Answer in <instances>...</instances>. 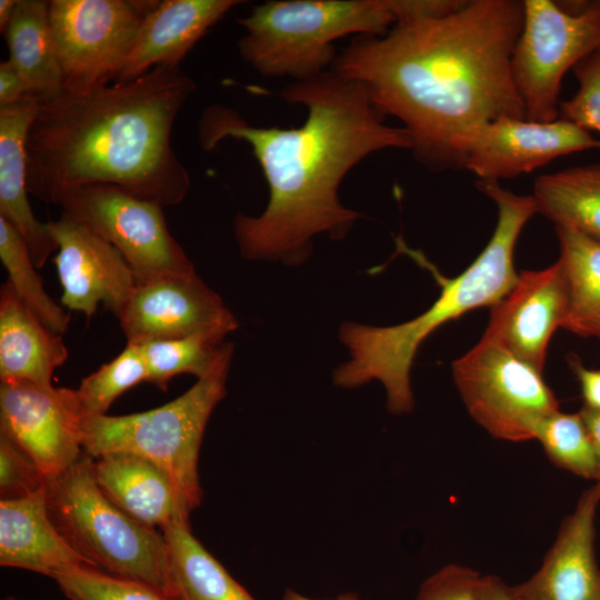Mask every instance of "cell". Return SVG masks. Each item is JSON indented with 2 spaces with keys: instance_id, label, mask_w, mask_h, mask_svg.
<instances>
[{
  "instance_id": "1",
  "label": "cell",
  "mask_w": 600,
  "mask_h": 600,
  "mask_svg": "<svg viewBox=\"0 0 600 600\" xmlns=\"http://www.w3.org/2000/svg\"><path fill=\"white\" fill-rule=\"evenodd\" d=\"M522 23L523 1L467 0L443 17L354 37L331 70L361 83L380 113L402 122L419 162L463 168L478 128L526 118L510 69Z\"/></svg>"
},
{
  "instance_id": "2",
  "label": "cell",
  "mask_w": 600,
  "mask_h": 600,
  "mask_svg": "<svg viewBox=\"0 0 600 600\" xmlns=\"http://www.w3.org/2000/svg\"><path fill=\"white\" fill-rule=\"evenodd\" d=\"M279 96L307 109L301 127H257L230 107L211 104L199 119L198 139L207 151L226 139L246 141L267 180L263 212L233 220L240 254L299 266L311 256L314 237L341 240L359 219L338 197L346 174L373 152L411 150L412 142L404 128L386 124L361 83L331 69L292 81Z\"/></svg>"
},
{
  "instance_id": "3",
  "label": "cell",
  "mask_w": 600,
  "mask_h": 600,
  "mask_svg": "<svg viewBox=\"0 0 600 600\" xmlns=\"http://www.w3.org/2000/svg\"><path fill=\"white\" fill-rule=\"evenodd\" d=\"M196 82L179 67L40 102L27 138V190L56 203L88 183L117 186L163 207L191 186L172 143L173 123Z\"/></svg>"
},
{
  "instance_id": "4",
  "label": "cell",
  "mask_w": 600,
  "mask_h": 600,
  "mask_svg": "<svg viewBox=\"0 0 600 600\" xmlns=\"http://www.w3.org/2000/svg\"><path fill=\"white\" fill-rule=\"evenodd\" d=\"M477 186L498 210L494 231L482 252L459 276L446 278L421 253L403 246L404 252L436 277L440 296L423 313L400 324L343 322L339 339L349 359L334 369V386L356 389L379 381L386 390L388 410L393 414L410 412L414 407L410 370L422 341L447 321L476 308L492 307L510 291L518 278L516 243L527 221L537 213V204L532 194H514L498 181L478 180Z\"/></svg>"
},
{
  "instance_id": "5",
  "label": "cell",
  "mask_w": 600,
  "mask_h": 600,
  "mask_svg": "<svg viewBox=\"0 0 600 600\" xmlns=\"http://www.w3.org/2000/svg\"><path fill=\"white\" fill-rule=\"evenodd\" d=\"M242 59L264 77L307 80L331 69L334 41L383 36L396 26L389 0L266 1L237 21Z\"/></svg>"
},
{
  "instance_id": "6",
  "label": "cell",
  "mask_w": 600,
  "mask_h": 600,
  "mask_svg": "<svg viewBox=\"0 0 600 600\" xmlns=\"http://www.w3.org/2000/svg\"><path fill=\"white\" fill-rule=\"evenodd\" d=\"M91 461L83 453L67 471L48 479L51 520L93 567L147 583L173 599L162 531L137 521L117 507L99 488Z\"/></svg>"
},
{
  "instance_id": "7",
  "label": "cell",
  "mask_w": 600,
  "mask_h": 600,
  "mask_svg": "<svg viewBox=\"0 0 600 600\" xmlns=\"http://www.w3.org/2000/svg\"><path fill=\"white\" fill-rule=\"evenodd\" d=\"M232 356L161 407L126 416L83 417V453L97 458L128 452L149 459L171 477L193 511L202 499L198 474L201 442L212 411L226 396Z\"/></svg>"
},
{
  "instance_id": "8",
  "label": "cell",
  "mask_w": 600,
  "mask_h": 600,
  "mask_svg": "<svg viewBox=\"0 0 600 600\" xmlns=\"http://www.w3.org/2000/svg\"><path fill=\"white\" fill-rule=\"evenodd\" d=\"M600 46V0L562 3L524 0L523 23L510 69L526 119L559 118L566 72Z\"/></svg>"
},
{
  "instance_id": "9",
  "label": "cell",
  "mask_w": 600,
  "mask_h": 600,
  "mask_svg": "<svg viewBox=\"0 0 600 600\" xmlns=\"http://www.w3.org/2000/svg\"><path fill=\"white\" fill-rule=\"evenodd\" d=\"M452 377L471 418L496 439H534L539 423L559 410L542 372L484 334L452 362Z\"/></svg>"
},
{
  "instance_id": "10",
  "label": "cell",
  "mask_w": 600,
  "mask_h": 600,
  "mask_svg": "<svg viewBox=\"0 0 600 600\" xmlns=\"http://www.w3.org/2000/svg\"><path fill=\"white\" fill-rule=\"evenodd\" d=\"M158 0H50L63 91L87 93L119 77Z\"/></svg>"
},
{
  "instance_id": "11",
  "label": "cell",
  "mask_w": 600,
  "mask_h": 600,
  "mask_svg": "<svg viewBox=\"0 0 600 600\" xmlns=\"http://www.w3.org/2000/svg\"><path fill=\"white\" fill-rule=\"evenodd\" d=\"M54 204L112 244L132 268L137 282L196 272L170 233L163 206L108 183H88L63 192Z\"/></svg>"
},
{
  "instance_id": "12",
  "label": "cell",
  "mask_w": 600,
  "mask_h": 600,
  "mask_svg": "<svg viewBox=\"0 0 600 600\" xmlns=\"http://www.w3.org/2000/svg\"><path fill=\"white\" fill-rule=\"evenodd\" d=\"M118 320L133 344L197 334L226 338L239 327L221 297L196 272L138 281Z\"/></svg>"
},
{
  "instance_id": "13",
  "label": "cell",
  "mask_w": 600,
  "mask_h": 600,
  "mask_svg": "<svg viewBox=\"0 0 600 600\" xmlns=\"http://www.w3.org/2000/svg\"><path fill=\"white\" fill-rule=\"evenodd\" d=\"M82 418L74 389L0 382V433L27 452L48 479L81 458Z\"/></svg>"
},
{
  "instance_id": "14",
  "label": "cell",
  "mask_w": 600,
  "mask_h": 600,
  "mask_svg": "<svg viewBox=\"0 0 600 600\" xmlns=\"http://www.w3.org/2000/svg\"><path fill=\"white\" fill-rule=\"evenodd\" d=\"M47 223L58 247L53 263L62 288L61 303L88 319L102 303L118 318L137 286L123 256L68 213Z\"/></svg>"
},
{
  "instance_id": "15",
  "label": "cell",
  "mask_w": 600,
  "mask_h": 600,
  "mask_svg": "<svg viewBox=\"0 0 600 600\" xmlns=\"http://www.w3.org/2000/svg\"><path fill=\"white\" fill-rule=\"evenodd\" d=\"M588 149H600V139L566 119L539 122L501 117L470 136L463 150V168L481 181L499 182Z\"/></svg>"
},
{
  "instance_id": "16",
  "label": "cell",
  "mask_w": 600,
  "mask_h": 600,
  "mask_svg": "<svg viewBox=\"0 0 600 600\" xmlns=\"http://www.w3.org/2000/svg\"><path fill=\"white\" fill-rule=\"evenodd\" d=\"M568 304V282L559 260L542 270L521 271L510 291L491 307L483 334L542 372L549 341L562 327Z\"/></svg>"
},
{
  "instance_id": "17",
  "label": "cell",
  "mask_w": 600,
  "mask_h": 600,
  "mask_svg": "<svg viewBox=\"0 0 600 600\" xmlns=\"http://www.w3.org/2000/svg\"><path fill=\"white\" fill-rule=\"evenodd\" d=\"M600 480L586 490L540 568L526 581L509 586L516 600H600V568L594 552Z\"/></svg>"
},
{
  "instance_id": "18",
  "label": "cell",
  "mask_w": 600,
  "mask_h": 600,
  "mask_svg": "<svg viewBox=\"0 0 600 600\" xmlns=\"http://www.w3.org/2000/svg\"><path fill=\"white\" fill-rule=\"evenodd\" d=\"M238 0H158L144 19L117 81H131L160 66L179 67L194 44Z\"/></svg>"
},
{
  "instance_id": "19",
  "label": "cell",
  "mask_w": 600,
  "mask_h": 600,
  "mask_svg": "<svg viewBox=\"0 0 600 600\" xmlns=\"http://www.w3.org/2000/svg\"><path fill=\"white\" fill-rule=\"evenodd\" d=\"M40 101L31 94L0 107V217L26 241L37 269L57 251L48 223L32 212L27 190V138Z\"/></svg>"
},
{
  "instance_id": "20",
  "label": "cell",
  "mask_w": 600,
  "mask_h": 600,
  "mask_svg": "<svg viewBox=\"0 0 600 600\" xmlns=\"http://www.w3.org/2000/svg\"><path fill=\"white\" fill-rule=\"evenodd\" d=\"M91 470L102 492L148 527L162 530L192 512L171 477L149 459L111 452L92 458Z\"/></svg>"
},
{
  "instance_id": "21",
  "label": "cell",
  "mask_w": 600,
  "mask_h": 600,
  "mask_svg": "<svg viewBox=\"0 0 600 600\" xmlns=\"http://www.w3.org/2000/svg\"><path fill=\"white\" fill-rule=\"evenodd\" d=\"M0 564L50 578L73 567H93L51 520L47 488L23 499L0 500Z\"/></svg>"
},
{
  "instance_id": "22",
  "label": "cell",
  "mask_w": 600,
  "mask_h": 600,
  "mask_svg": "<svg viewBox=\"0 0 600 600\" xmlns=\"http://www.w3.org/2000/svg\"><path fill=\"white\" fill-rule=\"evenodd\" d=\"M68 359L62 336L48 328L6 281L0 288V382L26 381L52 388Z\"/></svg>"
},
{
  "instance_id": "23",
  "label": "cell",
  "mask_w": 600,
  "mask_h": 600,
  "mask_svg": "<svg viewBox=\"0 0 600 600\" xmlns=\"http://www.w3.org/2000/svg\"><path fill=\"white\" fill-rule=\"evenodd\" d=\"M3 36L9 60L22 76L29 94L43 102L63 91L49 24V1L18 0Z\"/></svg>"
},
{
  "instance_id": "24",
  "label": "cell",
  "mask_w": 600,
  "mask_h": 600,
  "mask_svg": "<svg viewBox=\"0 0 600 600\" xmlns=\"http://www.w3.org/2000/svg\"><path fill=\"white\" fill-rule=\"evenodd\" d=\"M161 531L174 600H254L193 536L189 519H178Z\"/></svg>"
},
{
  "instance_id": "25",
  "label": "cell",
  "mask_w": 600,
  "mask_h": 600,
  "mask_svg": "<svg viewBox=\"0 0 600 600\" xmlns=\"http://www.w3.org/2000/svg\"><path fill=\"white\" fill-rule=\"evenodd\" d=\"M537 212L600 240V164L572 167L536 179Z\"/></svg>"
},
{
  "instance_id": "26",
  "label": "cell",
  "mask_w": 600,
  "mask_h": 600,
  "mask_svg": "<svg viewBox=\"0 0 600 600\" xmlns=\"http://www.w3.org/2000/svg\"><path fill=\"white\" fill-rule=\"evenodd\" d=\"M556 233L569 291L562 328L600 338V240L561 226H556Z\"/></svg>"
},
{
  "instance_id": "27",
  "label": "cell",
  "mask_w": 600,
  "mask_h": 600,
  "mask_svg": "<svg viewBox=\"0 0 600 600\" xmlns=\"http://www.w3.org/2000/svg\"><path fill=\"white\" fill-rule=\"evenodd\" d=\"M148 370V381L162 391L169 381L181 373L198 379L211 373L228 356L233 344L212 334L154 340L139 344Z\"/></svg>"
},
{
  "instance_id": "28",
  "label": "cell",
  "mask_w": 600,
  "mask_h": 600,
  "mask_svg": "<svg viewBox=\"0 0 600 600\" xmlns=\"http://www.w3.org/2000/svg\"><path fill=\"white\" fill-rule=\"evenodd\" d=\"M0 258L8 271V282L22 302L52 331L63 334L70 313L46 292L29 248L20 233L0 217Z\"/></svg>"
},
{
  "instance_id": "29",
  "label": "cell",
  "mask_w": 600,
  "mask_h": 600,
  "mask_svg": "<svg viewBox=\"0 0 600 600\" xmlns=\"http://www.w3.org/2000/svg\"><path fill=\"white\" fill-rule=\"evenodd\" d=\"M534 439L558 467L586 479L600 480L599 463L580 413L558 410L546 417Z\"/></svg>"
},
{
  "instance_id": "30",
  "label": "cell",
  "mask_w": 600,
  "mask_h": 600,
  "mask_svg": "<svg viewBox=\"0 0 600 600\" xmlns=\"http://www.w3.org/2000/svg\"><path fill=\"white\" fill-rule=\"evenodd\" d=\"M143 381H148V370L141 348L127 343L116 358L83 378L74 389L83 417L106 414L119 396Z\"/></svg>"
},
{
  "instance_id": "31",
  "label": "cell",
  "mask_w": 600,
  "mask_h": 600,
  "mask_svg": "<svg viewBox=\"0 0 600 600\" xmlns=\"http://www.w3.org/2000/svg\"><path fill=\"white\" fill-rule=\"evenodd\" d=\"M52 579L70 600H173L147 583L116 577L91 566L67 569Z\"/></svg>"
},
{
  "instance_id": "32",
  "label": "cell",
  "mask_w": 600,
  "mask_h": 600,
  "mask_svg": "<svg viewBox=\"0 0 600 600\" xmlns=\"http://www.w3.org/2000/svg\"><path fill=\"white\" fill-rule=\"evenodd\" d=\"M572 71L579 87L569 100L560 101L559 118L600 133V46Z\"/></svg>"
},
{
  "instance_id": "33",
  "label": "cell",
  "mask_w": 600,
  "mask_h": 600,
  "mask_svg": "<svg viewBox=\"0 0 600 600\" xmlns=\"http://www.w3.org/2000/svg\"><path fill=\"white\" fill-rule=\"evenodd\" d=\"M48 478L19 446L0 433V500L30 497L47 488Z\"/></svg>"
},
{
  "instance_id": "34",
  "label": "cell",
  "mask_w": 600,
  "mask_h": 600,
  "mask_svg": "<svg viewBox=\"0 0 600 600\" xmlns=\"http://www.w3.org/2000/svg\"><path fill=\"white\" fill-rule=\"evenodd\" d=\"M481 577L464 566H444L422 582L416 600H479Z\"/></svg>"
},
{
  "instance_id": "35",
  "label": "cell",
  "mask_w": 600,
  "mask_h": 600,
  "mask_svg": "<svg viewBox=\"0 0 600 600\" xmlns=\"http://www.w3.org/2000/svg\"><path fill=\"white\" fill-rule=\"evenodd\" d=\"M396 26L434 19L450 14L464 0H389Z\"/></svg>"
},
{
  "instance_id": "36",
  "label": "cell",
  "mask_w": 600,
  "mask_h": 600,
  "mask_svg": "<svg viewBox=\"0 0 600 600\" xmlns=\"http://www.w3.org/2000/svg\"><path fill=\"white\" fill-rule=\"evenodd\" d=\"M29 94L28 87L8 59L0 63V107L11 104Z\"/></svg>"
},
{
  "instance_id": "37",
  "label": "cell",
  "mask_w": 600,
  "mask_h": 600,
  "mask_svg": "<svg viewBox=\"0 0 600 600\" xmlns=\"http://www.w3.org/2000/svg\"><path fill=\"white\" fill-rule=\"evenodd\" d=\"M571 367L581 384L584 406L600 410V370L588 369L578 360H572Z\"/></svg>"
},
{
  "instance_id": "38",
  "label": "cell",
  "mask_w": 600,
  "mask_h": 600,
  "mask_svg": "<svg viewBox=\"0 0 600 600\" xmlns=\"http://www.w3.org/2000/svg\"><path fill=\"white\" fill-rule=\"evenodd\" d=\"M479 600H516L509 586L497 576H482Z\"/></svg>"
},
{
  "instance_id": "39",
  "label": "cell",
  "mask_w": 600,
  "mask_h": 600,
  "mask_svg": "<svg viewBox=\"0 0 600 600\" xmlns=\"http://www.w3.org/2000/svg\"><path fill=\"white\" fill-rule=\"evenodd\" d=\"M579 413L587 428L600 468V410L583 406Z\"/></svg>"
},
{
  "instance_id": "40",
  "label": "cell",
  "mask_w": 600,
  "mask_h": 600,
  "mask_svg": "<svg viewBox=\"0 0 600 600\" xmlns=\"http://www.w3.org/2000/svg\"><path fill=\"white\" fill-rule=\"evenodd\" d=\"M18 0H1L0 1V31L3 34L12 19L17 8Z\"/></svg>"
},
{
  "instance_id": "41",
  "label": "cell",
  "mask_w": 600,
  "mask_h": 600,
  "mask_svg": "<svg viewBox=\"0 0 600 600\" xmlns=\"http://www.w3.org/2000/svg\"><path fill=\"white\" fill-rule=\"evenodd\" d=\"M283 600H314L307 598L291 589H287L283 596ZM332 600H361L356 593H344Z\"/></svg>"
},
{
  "instance_id": "42",
  "label": "cell",
  "mask_w": 600,
  "mask_h": 600,
  "mask_svg": "<svg viewBox=\"0 0 600 600\" xmlns=\"http://www.w3.org/2000/svg\"><path fill=\"white\" fill-rule=\"evenodd\" d=\"M3 600H17V598H14L13 596H7L6 598H3Z\"/></svg>"
}]
</instances>
